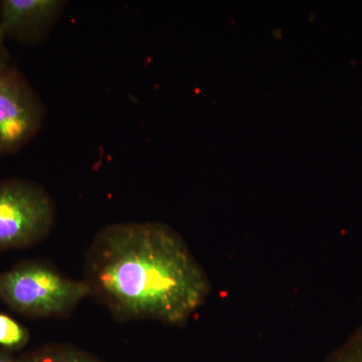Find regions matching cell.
I'll return each mask as SVG.
<instances>
[{
  "label": "cell",
  "instance_id": "6da1fadb",
  "mask_svg": "<svg viewBox=\"0 0 362 362\" xmlns=\"http://www.w3.org/2000/svg\"><path fill=\"white\" fill-rule=\"evenodd\" d=\"M83 281L90 296L121 322L181 325L209 289L185 240L158 221L112 223L100 230L86 252Z\"/></svg>",
  "mask_w": 362,
  "mask_h": 362
},
{
  "label": "cell",
  "instance_id": "7a4b0ae2",
  "mask_svg": "<svg viewBox=\"0 0 362 362\" xmlns=\"http://www.w3.org/2000/svg\"><path fill=\"white\" fill-rule=\"evenodd\" d=\"M90 296L84 281L63 275L42 259L21 262L0 273V300L30 317H66Z\"/></svg>",
  "mask_w": 362,
  "mask_h": 362
},
{
  "label": "cell",
  "instance_id": "3957f363",
  "mask_svg": "<svg viewBox=\"0 0 362 362\" xmlns=\"http://www.w3.org/2000/svg\"><path fill=\"white\" fill-rule=\"evenodd\" d=\"M51 194L33 181H0V252L33 246L45 240L56 223Z\"/></svg>",
  "mask_w": 362,
  "mask_h": 362
},
{
  "label": "cell",
  "instance_id": "277c9868",
  "mask_svg": "<svg viewBox=\"0 0 362 362\" xmlns=\"http://www.w3.org/2000/svg\"><path fill=\"white\" fill-rule=\"evenodd\" d=\"M47 109L39 94L16 66L0 74V154L25 146L40 132Z\"/></svg>",
  "mask_w": 362,
  "mask_h": 362
},
{
  "label": "cell",
  "instance_id": "5b68a950",
  "mask_svg": "<svg viewBox=\"0 0 362 362\" xmlns=\"http://www.w3.org/2000/svg\"><path fill=\"white\" fill-rule=\"evenodd\" d=\"M66 6L63 0H2L0 33L6 40L40 44L49 37Z\"/></svg>",
  "mask_w": 362,
  "mask_h": 362
},
{
  "label": "cell",
  "instance_id": "8992f818",
  "mask_svg": "<svg viewBox=\"0 0 362 362\" xmlns=\"http://www.w3.org/2000/svg\"><path fill=\"white\" fill-rule=\"evenodd\" d=\"M16 362H103L96 356L70 344L54 343L33 350Z\"/></svg>",
  "mask_w": 362,
  "mask_h": 362
},
{
  "label": "cell",
  "instance_id": "52a82bcc",
  "mask_svg": "<svg viewBox=\"0 0 362 362\" xmlns=\"http://www.w3.org/2000/svg\"><path fill=\"white\" fill-rule=\"evenodd\" d=\"M30 335L25 326L6 314L0 313V346L8 351L23 349Z\"/></svg>",
  "mask_w": 362,
  "mask_h": 362
},
{
  "label": "cell",
  "instance_id": "ba28073f",
  "mask_svg": "<svg viewBox=\"0 0 362 362\" xmlns=\"http://www.w3.org/2000/svg\"><path fill=\"white\" fill-rule=\"evenodd\" d=\"M327 362H362V330L337 350Z\"/></svg>",
  "mask_w": 362,
  "mask_h": 362
},
{
  "label": "cell",
  "instance_id": "9c48e42d",
  "mask_svg": "<svg viewBox=\"0 0 362 362\" xmlns=\"http://www.w3.org/2000/svg\"><path fill=\"white\" fill-rule=\"evenodd\" d=\"M8 66V52H7L6 47V40L0 33V74L6 70Z\"/></svg>",
  "mask_w": 362,
  "mask_h": 362
},
{
  "label": "cell",
  "instance_id": "30bf717a",
  "mask_svg": "<svg viewBox=\"0 0 362 362\" xmlns=\"http://www.w3.org/2000/svg\"><path fill=\"white\" fill-rule=\"evenodd\" d=\"M0 362H16L14 361L11 351L8 350L0 349Z\"/></svg>",
  "mask_w": 362,
  "mask_h": 362
}]
</instances>
